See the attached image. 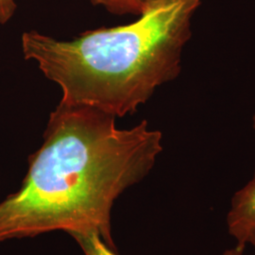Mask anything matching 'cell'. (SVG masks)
I'll use <instances>...</instances> for the list:
<instances>
[{
    "label": "cell",
    "mask_w": 255,
    "mask_h": 255,
    "mask_svg": "<svg viewBox=\"0 0 255 255\" xmlns=\"http://www.w3.org/2000/svg\"><path fill=\"white\" fill-rule=\"evenodd\" d=\"M116 119L59 103L20 188L0 202V243L56 231L93 232L117 252L114 204L151 171L163 151V134L146 120L119 128Z\"/></svg>",
    "instance_id": "6da1fadb"
},
{
    "label": "cell",
    "mask_w": 255,
    "mask_h": 255,
    "mask_svg": "<svg viewBox=\"0 0 255 255\" xmlns=\"http://www.w3.org/2000/svg\"><path fill=\"white\" fill-rule=\"evenodd\" d=\"M202 1L149 0L134 22L87 30L72 41L27 31L22 50L61 87V103L123 118L180 75L192 17Z\"/></svg>",
    "instance_id": "7a4b0ae2"
},
{
    "label": "cell",
    "mask_w": 255,
    "mask_h": 255,
    "mask_svg": "<svg viewBox=\"0 0 255 255\" xmlns=\"http://www.w3.org/2000/svg\"><path fill=\"white\" fill-rule=\"evenodd\" d=\"M229 234L243 250L255 233V175L254 179L234 195L227 215Z\"/></svg>",
    "instance_id": "3957f363"
},
{
    "label": "cell",
    "mask_w": 255,
    "mask_h": 255,
    "mask_svg": "<svg viewBox=\"0 0 255 255\" xmlns=\"http://www.w3.org/2000/svg\"><path fill=\"white\" fill-rule=\"evenodd\" d=\"M94 6H101L116 15L131 14L139 16L149 0H89Z\"/></svg>",
    "instance_id": "277c9868"
},
{
    "label": "cell",
    "mask_w": 255,
    "mask_h": 255,
    "mask_svg": "<svg viewBox=\"0 0 255 255\" xmlns=\"http://www.w3.org/2000/svg\"><path fill=\"white\" fill-rule=\"evenodd\" d=\"M69 236L73 237L84 255H119L96 233H74Z\"/></svg>",
    "instance_id": "5b68a950"
},
{
    "label": "cell",
    "mask_w": 255,
    "mask_h": 255,
    "mask_svg": "<svg viewBox=\"0 0 255 255\" xmlns=\"http://www.w3.org/2000/svg\"><path fill=\"white\" fill-rule=\"evenodd\" d=\"M17 8L15 0H0V24L5 25L12 18Z\"/></svg>",
    "instance_id": "8992f818"
},
{
    "label": "cell",
    "mask_w": 255,
    "mask_h": 255,
    "mask_svg": "<svg viewBox=\"0 0 255 255\" xmlns=\"http://www.w3.org/2000/svg\"><path fill=\"white\" fill-rule=\"evenodd\" d=\"M243 252H244L243 250H240L238 248H235V249L227 250L223 255H243Z\"/></svg>",
    "instance_id": "52a82bcc"
},
{
    "label": "cell",
    "mask_w": 255,
    "mask_h": 255,
    "mask_svg": "<svg viewBox=\"0 0 255 255\" xmlns=\"http://www.w3.org/2000/svg\"><path fill=\"white\" fill-rule=\"evenodd\" d=\"M248 243L249 244H251L252 246L254 247L255 248V233H254L251 237H250V238H249V241H248Z\"/></svg>",
    "instance_id": "ba28073f"
},
{
    "label": "cell",
    "mask_w": 255,
    "mask_h": 255,
    "mask_svg": "<svg viewBox=\"0 0 255 255\" xmlns=\"http://www.w3.org/2000/svg\"><path fill=\"white\" fill-rule=\"evenodd\" d=\"M254 128H255V118H254Z\"/></svg>",
    "instance_id": "9c48e42d"
}]
</instances>
